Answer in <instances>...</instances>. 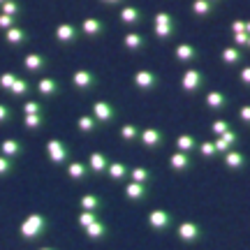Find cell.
<instances>
[{
	"label": "cell",
	"mask_w": 250,
	"mask_h": 250,
	"mask_svg": "<svg viewBox=\"0 0 250 250\" xmlns=\"http://www.w3.org/2000/svg\"><path fill=\"white\" fill-rule=\"evenodd\" d=\"M130 176H132L134 183H144V186H148L153 181V174L148 169H144V167H137V169L130 171Z\"/></svg>",
	"instance_id": "d6986e66"
},
{
	"label": "cell",
	"mask_w": 250,
	"mask_h": 250,
	"mask_svg": "<svg viewBox=\"0 0 250 250\" xmlns=\"http://www.w3.org/2000/svg\"><path fill=\"white\" fill-rule=\"evenodd\" d=\"M74 83H77L79 88H93V86H95V77H93L90 72H77V74H74Z\"/></svg>",
	"instance_id": "e0dca14e"
},
{
	"label": "cell",
	"mask_w": 250,
	"mask_h": 250,
	"mask_svg": "<svg viewBox=\"0 0 250 250\" xmlns=\"http://www.w3.org/2000/svg\"><path fill=\"white\" fill-rule=\"evenodd\" d=\"M176 146L181 148V153H188V151H195L199 144H197L195 137H190V134H183V137H179V139H176Z\"/></svg>",
	"instance_id": "ffe728a7"
},
{
	"label": "cell",
	"mask_w": 250,
	"mask_h": 250,
	"mask_svg": "<svg viewBox=\"0 0 250 250\" xmlns=\"http://www.w3.org/2000/svg\"><path fill=\"white\" fill-rule=\"evenodd\" d=\"M104 206H107V202H104L102 197L93 195V192H88V195H83L79 199L81 211H95V213H102V211H104Z\"/></svg>",
	"instance_id": "5b68a950"
},
{
	"label": "cell",
	"mask_w": 250,
	"mask_h": 250,
	"mask_svg": "<svg viewBox=\"0 0 250 250\" xmlns=\"http://www.w3.org/2000/svg\"><path fill=\"white\" fill-rule=\"evenodd\" d=\"M98 220H100V213H95V211H81V213L77 215V225H79L81 229L90 227V225L98 223Z\"/></svg>",
	"instance_id": "9a60e30c"
},
{
	"label": "cell",
	"mask_w": 250,
	"mask_h": 250,
	"mask_svg": "<svg viewBox=\"0 0 250 250\" xmlns=\"http://www.w3.org/2000/svg\"><path fill=\"white\" fill-rule=\"evenodd\" d=\"M146 223L151 227L153 232H167L174 227V215L167 211V208H153L151 213L146 215Z\"/></svg>",
	"instance_id": "3957f363"
},
{
	"label": "cell",
	"mask_w": 250,
	"mask_h": 250,
	"mask_svg": "<svg viewBox=\"0 0 250 250\" xmlns=\"http://www.w3.org/2000/svg\"><path fill=\"white\" fill-rule=\"evenodd\" d=\"M88 167L83 165V162H67V176L72 181H83L88 176Z\"/></svg>",
	"instance_id": "8fae6325"
},
{
	"label": "cell",
	"mask_w": 250,
	"mask_h": 250,
	"mask_svg": "<svg viewBox=\"0 0 250 250\" xmlns=\"http://www.w3.org/2000/svg\"><path fill=\"white\" fill-rule=\"evenodd\" d=\"M23 144L17 142V139H7V142L0 144V155H5V158H9V160H14V158H19V155H23Z\"/></svg>",
	"instance_id": "ba28073f"
},
{
	"label": "cell",
	"mask_w": 250,
	"mask_h": 250,
	"mask_svg": "<svg viewBox=\"0 0 250 250\" xmlns=\"http://www.w3.org/2000/svg\"><path fill=\"white\" fill-rule=\"evenodd\" d=\"M46 61L42 58V56H28L26 58V67H30V70H40V67H44Z\"/></svg>",
	"instance_id": "4316f807"
},
{
	"label": "cell",
	"mask_w": 250,
	"mask_h": 250,
	"mask_svg": "<svg viewBox=\"0 0 250 250\" xmlns=\"http://www.w3.org/2000/svg\"><path fill=\"white\" fill-rule=\"evenodd\" d=\"M12 95H17V98H23V95H28L30 93V83L28 81H23V79H17L14 83H12Z\"/></svg>",
	"instance_id": "44dd1931"
},
{
	"label": "cell",
	"mask_w": 250,
	"mask_h": 250,
	"mask_svg": "<svg viewBox=\"0 0 250 250\" xmlns=\"http://www.w3.org/2000/svg\"><path fill=\"white\" fill-rule=\"evenodd\" d=\"M137 86H142V88H153L155 83H158V79L153 77V74H148V72H142V74H137Z\"/></svg>",
	"instance_id": "603a6c76"
},
{
	"label": "cell",
	"mask_w": 250,
	"mask_h": 250,
	"mask_svg": "<svg viewBox=\"0 0 250 250\" xmlns=\"http://www.w3.org/2000/svg\"><path fill=\"white\" fill-rule=\"evenodd\" d=\"M9 174H14V162L5 155H0V179H5Z\"/></svg>",
	"instance_id": "cb8c5ba5"
},
{
	"label": "cell",
	"mask_w": 250,
	"mask_h": 250,
	"mask_svg": "<svg viewBox=\"0 0 250 250\" xmlns=\"http://www.w3.org/2000/svg\"><path fill=\"white\" fill-rule=\"evenodd\" d=\"M197 148H199V153H202L204 158H215V153H218V148H215V144H211V142L199 144Z\"/></svg>",
	"instance_id": "484cf974"
},
{
	"label": "cell",
	"mask_w": 250,
	"mask_h": 250,
	"mask_svg": "<svg viewBox=\"0 0 250 250\" xmlns=\"http://www.w3.org/2000/svg\"><path fill=\"white\" fill-rule=\"evenodd\" d=\"M213 132H215V134L227 132V123H215V125H213Z\"/></svg>",
	"instance_id": "836d02e7"
},
{
	"label": "cell",
	"mask_w": 250,
	"mask_h": 250,
	"mask_svg": "<svg viewBox=\"0 0 250 250\" xmlns=\"http://www.w3.org/2000/svg\"><path fill=\"white\" fill-rule=\"evenodd\" d=\"M46 123V118L42 114H33V116H26V127L30 130H37V127H42Z\"/></svg>",
	"instance_id": "d4e9b609"
},
{
	"label": "cell",
	"mask_w": 250,
	"mask_h": 250,
	"mask_svg": "<svg viewBox=\"0 0 250 250\" xmlns=\"http://www.w3.org/2000/svg\"><path fill=\"white\" fill-rule=\"evenodd\" d=\"M204 236V229L199 223H192V220H186L176 227V239H179L183 246H195L197 241H202Z\"/></svg>",
	"instance_id": "7a4b0ae2"
},
{
	"label": "cell",
	"mask_w": 250,
	"mask_h": 250,
	"mask_svg": "<svg viewBox=\"0 0 250 250\" xmlns=\"http://www.w3.org/2000/svg\"><path fill=\"white\" fill-rule=\"evenodd\" d=\"M121 137L127 139V142H130V139H137V137H139V130H137L134 125H125L123 130H121Z\"/></svg>",
	"instance_id": "f1b7e54d"
},
{
	"label": "cell",
	"mask_w": 250,
	"mask_h": 250,
	"mask_svg": "<svg viewBox=\"0 0 250 250\" xmlns=\"http://www.w3.org/2000/svg\"><path fill=\"white\" fill-rule=\"evenodd\" d=\"M139 139H142V144L146 148H155V146L162 144V132L160 130H146V132H142Z\"/></svg>",
	"instance_id": "7c38bea8"
},
{
	"label": "cell",
	"mask_w": 250,
	"mask_h": 250,
	"mask_svg": "<svg viewBox=\"0 0 250 250\" xmlns=\"http://www.w3.org/2000/svg\"><path fill=\"white\" fill-rule=\"evenodd\" d=\"M148 195H151V190H148V186H144V183H127L125 186V197L130 199V202H144V199H148Z\"/></svg>",
	"instance_id": "8992f818"
},
{
	"label": "cell",
	"mask_w": 250,
	"mask_h": 250,
	"mask_svg": "<svg viewBox=\"0 0 250 250\" xmlns=\"http://www.w3.org/2000/svg\"><path fill=\"white\" fill-rule=\"evenodd\" d=\"M208 104H211V107H225L227 100H225V95H220V93H213V95H208Z\"/></svg>",
	"instance_id": "f546056e"
},
{
	"label": "cell",
	"mask_w": 250,
	"mask_h": 250,
	"mask_svg": "<svg viewBox=\"0 0 250 250\" xmlns=\"http://www.w3.org/2000/svg\"><path fill=\"white\" fill-rule=\"evenodd\" d=\"M95 116H98V121L109 123L111 118L116 116V111H114V107H111V104H107V102H98V104H95Z\"/></svg>",
	"instance_id": "4fadbf2b"
},
{
	"label": "cell",
	"mask_w": 250,
	"mask_h": 250,
	"mask_svg": "<svg viewBox=\"0 0 250 250\" xmlns=\"http://www.w3.org/2000/svg\"><path fill=\"white\" fill-rule=\"evenodd\" d=\"M225 162H227V167H232V169H243V167H246V155L229 151L225 155Z\"/></svg>",
	"instance_id": "ac0fdd59"
},
{
	"label": "cell",
	"mask_w": 250,
	"mask_h": 250,
	"mask_svg": "<svg viewBox=\"0 0 250 250\" xmlns=\"http://www.w3.org/2000/svg\"><path fill=\"white\" fill-rule=\"evenodd\" d=\"M12 116H14V111L9 107H5V104H0V123H7V121H12Z\"/></svg>",
	"instance_id": "4dcf8cb0"
},
{
	"label": "cell",
	"mask_w": 250,
	"mask_h": 250,
	"mask_svg": "<svg viewBox=\"0 0 250 250\" xmlns=\"http://www.w3.org/2000/svg\"><path fill=\"white\" fill-rule=\"evenodd\" d=\"M14 81H17L14 74H2V77H0V86H2V88H12Z\"/></svg>",
	"instance_id": "d6a6232c"
},
{
	"label": "cell",
	"mask_w": 250,
	"mask_h": 250,
	"mask_svg": "<svg viewBox=\"0 0 250 250\" xmlns=\"http://www.w3.org/2000/svg\"><path fill=\"white\" fill-rule=\"evenodd\" d=\"M241 77H243V81H246V83H250V70H246Z\"/></svg>",
	"instance_id": "d590c367"
},
{
	"label": "cell",
	"mask_w": 250,
	"mask_h": 250,
	"mask_svg": "<svg viewBox=\"0 0 250 250\" xmlns=\"http://www.w3.org/2000/svg\"><path fill=\"white\" fill-rule=\"evenodd\" d=\"M23 111H26V116H33V114H40V111H42V107H40L37 102H26Z\"/></svg>",
	"instance_id": "1f68e13d"
},
{
	"label": "cell",
	"mask_w": 250,
	"mask_h": 250,
	"mask_svg": "<svg viewBox=\"0 0 250 250\" xmlns=\"http://www.w3.org/2000/svg\"><path fill=\"white\" fill-rule=\"evenodd\" d=\"M202 81H204V77H202L199 72H188L186 79H183V88L186 90H197L199 86H202Z\"/></svg>",
	"instance_id": "2e32d148"
},
{
	"label": "cell",
	"mask_w": 250,
	"mask_h": 250,
	"mask_svg": "<svg viewBox=\"0 0 250 250\" xmlns=\"http://www.w3.org/2000/svg\"><path fill=\"white\" fill-rule=\"evenodd\" d=\"M107 174L114 181H123L125 176L130 174V169H127V165H123V162H111V165H109V169H107Z\"/></svg>",
	"instance_id": "5bb4252c"
},
{
	"label": "cell",
	"mask_w": 250,
	"mask_h": 250,
	"mask_svg": "<svg viewBox=\"0 0 250 250\" xmlns=\"http://www.w3.org/2000/svg\"><path fill=\"white\" fill-rule=\"evenodd\" d=\"M169 167L174 171H188V169H192V158H190L188 153H176V155H171V158H169Z\"/></svg>",
	"instance_id": "30bf717a"
},
{
	"label": "cell",
	"mask_w": 250,
	"mask_h": 250,
	"mask_svg": "<svg viewBox=\"0 0 250 250\" xmlns=\"http://www.w3.org/2000/svg\"><path fill=\"white\" fill-rule=\"evenodd\" d=\"M37 88H40L42 95H56V93H58V83H56L54 79H42Z\"/></svg>",
	"instance_id": "7402d4cb"
},
{
	"label": "cell",
	"mask_w": 250,
	"mask_h": 250,
	"mask_svg": "<svg viewBox=\"0 0 250 250\" xmlns=\"http://www.w3.org/2000/svg\"><path fill=\"white\" fill-rule=\"evenodd\" d=\"M79 130L81 132H93L95 130V118H90V116L79 118Z\"/></svg>",
	"instance_id": "83f0119b"
},
{
	"label": "cell",
	"mask_w": 250,
	"mask_h": 250,
	"mask_svg": "<svg viewBox=\"0 0 250 250\" xmlns=\"http://www.w3.org/2000/svg\"><path fill=\"white\" fill-rule=\"evenodd\" d=\"M37 250H58V248H54V246H42V248H37Z\"/></svg>",
	"instance_id": "8d00e7d4"
},
{
	"label": "cell",
	"mask_w": 250,
	"mask_h": 250,
	"mask_svg": "<svg viewBox=\"0 0 250 250\" xmlns=\"http://www.w3.org/2000/svg\"><path fill=\"white\" fill-rule=\"evenodd\" d=\"M46 155H49V160L54 162V165H65V162L70 160V146L62 144L61 139H51V142L46 144Z\"/></svg>",
	"instance_id": "277c9868"
},
{
	"label": "cell",
	"mask_w": 250,
	"mask_h": 250,
	"mask_svg": "<svg viewBox=\"0 0 250 250\" xmlns=\"http://www.w3.org/2000/svg\"><path fill=\"white\" fill-rule=\"evenodd\" d=\"M109 155L107 153H93L90 155V162H88V169L93 171V174H107L109 169Z\"/></svg>",
	"instance_id": "9c48e42d"
},
{
	"label": "cell",
	"mask_w": 250,
	"mask_h": 250,
	"mask_svg": "<svg viewBox=\"0 0 250 250\" xmlns=\"http://www.w3.org/2000/svg\"><path fill=\"white\" fill-rule=\"evenodd\" d=\"M49 229H51V220L44 213H30L23 218V223L19 225V236L23 241L33 243V241H40L42 236H46Z\"/></svg>",
	"instance_id": "6da1fadb"
},
{
	"label": "cell",
	"mask_w": 250,
	"mask_h": 250,
	"mask_svg": "<svg viewBox=\"0 0 250 250\" xmlns=\"http://www.w3.org/2000/svg\"><path fill=\"white\" fill-rule=\"evenodd\" d=\"M241 118H243V121H250V107H243L241 109Z\"/></svg>",
	"instance_id": "e575fe53"
},
{
	"label": "cell",
	"mask_w": 250,
	"mask_h": 250,
	"mask_svg": "<svg viewBox=\"0 0 250 250\" xmlns=\"http://www.w3.org/2000/svg\"><path fill=\"white\" fill-rule=\"evenodd\" d=\"M83 234H86V239H88V241H102V239L109 234V227H107V223L100 218L98 223H93L90 227H86Z\"/></svg>",
	"instance_id": "52a82bcc"
}]
</instances>
